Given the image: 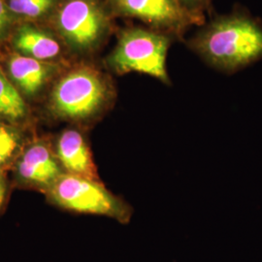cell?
<instances>
[{
    "instance_id": "obj_1",
    "label": "cell",
    "mask_w": 262,
    "mask_h": 262,
    "mask_svg": "<svg viewBox=\"0 0 262 262\" xmlns=\"http://www.w3.org/2000/svg\"><path fill=\"white\" fill-rule=\"evenodd\" d=\"M192 47L210 64L235 72L262 58V25L245 13L215 19L200 31Z\"/></svg>"
},
{
    "instance_id": "obj_2",
    "label": "cell",
    "mask_w": 262,
    "mask_h": 262,
    "mask_svg": "<svg viewBox=\"0 0 262 262\" xmlns=\"http://www.w3.org/2000/svg\"><path fill=\"white\" fill-rule=\"evenodd\" d=\"M112 98V89L94 68L83 66L62 77L52 94V108L61 118L75 122L94 120Z\"/></svg>"
},
{
    "instance_id": "obj_3",
    "label": "cell",
    "mask_w": 262,
    "mask_h": 262,
    "mask_svg": "<svg viewBox=\"0 0 262 262\" xmlns=\"http://www.w3.org/2000/svg\"><path fill=\"white\" fill-rule=\"evenodd\" d=\"M169 45L170 40L163 33L142 28L125 29L108 62L118 74L135 72L169 84L166 67Z\"/></svg>"
},
{
    "instance_id": "obj_4",
    "label": "cell",
    "mask_w": 262,
    "mask_h": 262,
    "mask_svg": "<svg viewBox=\"0 0 262 262\" xmlns=\"http://www.w3.org/2000/svg\"><path fill=\"white\" fill-rule=\"evenodd\" d=\"M49 195L58 206L77 213L107 215L122 224L130 221L133 210L109 191L98 180L62 173L49 187Z\"/></svg>"
},
{
    "instance_id": "obj_5",
    "label": "cell",
    "mask_w": 262,
    "mask_h": 262,
    "mask_svg": "<svg viewBox=\"0 0 262 262\" xmlns=\"http://www.w3.org/2000/svg\"><path fill=\"white\" fill-rule=\"evenodd\" d=\"M57 23L67 42L81 51L94 48L107 28L106 15L96 0H68Z\"/></svg>"
},
{
    "instance_id": "obj_6",
    "label": "cell",
    "mask_w": 262,
    "mask_h": 262,
    "mask_svg": "<svg viewBox=\"0 0 262 262\" xmlns=\"http://www.w3.org/2000/svg\"><path fill=\"white\" fill-rule=\"evenodd\" d=\"M122 15L139 19L160 29L178 30L187 23V15L177 0H113Z\"/></svg>"
},
{
    "instance_id": "obj_7",
    "label": "cell",
    "mask_w": 262,
    "mask_h": 262,
    "mask_svg": "<svg viewBox=\"0 0 262 262\" xmlns=\"http://www.w3.org/2000/svg\"><path fill=\"white\" fill-rule=\"evenodd\" d=\"M57 159L67 174L98 180L91 148L84 135L77 129H67L56 145Z\"/></svg>"
},
{
    "instance_id": "obj_8",
    "label": "cell",
    "mask_w": 262,
    "mask_h": 262,
    "mask_svg": "<svg viewBox=\"0 0 262 262\" xmlns=\"http://www.w3.org/2000/svg\"><path fill=\"white\" fill-rule=\"evenodd\" d=\"M18 175L24 182L49 188L62 173L52 151L44 143H34L18 162Z\"/></svg>"
},
{
    "instance_id": "obj_9",
    "label": "cell",
    "mask_w": 262,
    "mask_h": 262,
    "mask_svg": "<svg viewBox=\"0 0 262 262\" xmlns=\"http://www.w3.org/2000/svg\"><path fill=\"white\" fill-rule=\"evenodd\" d=\"M54 67L27 56L15 55L10 58L9 73L13 81L27 95H34L42 89Z\"/></svg>"
},
{
    "instance_id": "obj_10",
    "label": "cell",
    "mask_w": 262,
    "mask_h": 262,
    "mask_svg": "<svg viewBox=\"0 0 262 262\" xmlns=\"http://www.w3.org/2000/svg\"><path fill=\"white\" fill-rule=\"evenodd\" d=\"M14 48L26 56L44 60L53 58L59 53V44L46 32L25 26L18 29L14 40Z\"/></svg>"
},
{
    "instance_id": "obj_11",
    "label": "cell",
    "mask_w": 262,
    "mask_h": 262,
    "mask_svg": "<svg viewBox=\"0 0 262 262\" xmlns=\"http://www.w3.org/2000/svg\"><path fill=\"white\" fill-rule=\"evenodd\" d=\"M26 115L27 105L23 97L0 68V116L15 122Z\"/></svg>"
},
{
    "instance_id": "obj_12",
    "label": "cell",
    "mask_w": 262,
    "mask_h": 262,
    "mask_svg": "<svg viewBox=\"0 0 262 262\" xmlns=\"http://www.w3.org/2000/svg\"><path fill=\"white\" fill-rule=\"evenodd\" d=\"M20 146V136L15 128L0 124V168L14 158Z\"/></svg>"
},
{
    "instance_id": "obj_13",
    "label": "cell",
    "mask_w": 262,
    "mask_h": 262,
    "mask_svg": "<svg viewBox=\"0 0 262 262\" xmlns=\"http://www.w3.org/2000/svg\"><path fill=\"white\" fill-rule=\"evenodd\" d=\"M53 0H10V11L28 18H37L51 8Z\"/></svg>"
},
{
    "instance_id": "obj_14",
    "label": "cell",
    "mask_w": 262,
    "mask_h": 262,
    "mask_svg": "<svg viewBox=\"0 0 262 262\" xmlns=\"http://www.w3.org/2000/svg\"><path fill=\"white\" fill-rule=\"evenodd\" d=\"M9 7H7L2 0H0V42L5 38L9 31L12 24V16Z\"/></svg>"
},
{
    "instance_id": "obj_15",
    "label": "cell",
    "mask_w": 262,
    "mask_h": 262,
    "mask_svg": "<svg viewBox=\"0 0 262 262\" xmlns=\"http://www.w3.org/2000/svg\"><path fill=\"white\" fill-rule=\"evenodd\" d=\"M207 1L208 0H177L180 7L187 15L201 9L206 4Z\"/></svg>"
},
{
    "instance_id": "obj_16",
    "label": "cell",
    "mask_w": 262,
    "mask_h": 262,
    "mask_svg": "<svg viewBox=\"0 0 262 262\" xmlns=\"http://www.w3.org/2000/svg\"><path fill=\"white\" fill-rule=\"evenodd\" d=\"M6 190H7V185L4 176L0 173V207L2 206L5 197H6Z\"/></svg>"
}]
</instances>
